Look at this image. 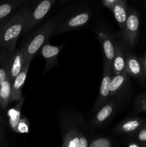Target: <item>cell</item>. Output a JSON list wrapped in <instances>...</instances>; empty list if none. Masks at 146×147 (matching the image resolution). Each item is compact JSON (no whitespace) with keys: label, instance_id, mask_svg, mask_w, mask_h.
<instances>
[{"label":"cell","instance_id":"44dd1931","mask_svg":"<svg viewBox=\"0 0 146 147\" xmlns=\"http://www.w3.org/2000/svg\"><path fill=\"white\" fill-rule=\"evenodd\" d=\"M114 145L113 141L107 137H95L89 143L90 147H111Z\"/></svg>","mask_w":146,"mask_h":147},{"label":"cell","instance_id":"ffe728a7","mask_svg":"<svg viewBox=\"0 0 146 147\" xmlns=\"http://www.w3.org/2000/svg\"><path fill=\"white\" fill-rule=\"evenodd\" d=\"M11 54L12 53L7 51V53L2 55V56L0 57V86L9 76Z\"/></svg>","mask_w":146,"mask_h":147},{"label":"cell","instance_id":"2e32d148","mask_svg":"<svg viewBox=\"0 0 146 147\" xmlns=\"http://www.w3.org/2000/svg\"><path fill=\"white\" fill-rule=\"evenodd\" d=\"M111 11L114 14L121 32L124 29L127 17L128 9L127 8V0H116L115 4H113Z\"/></svg>","mask_w":146,"mask_h":147},{"label":"cell","instance_id":"484cf974","mask_svg":"<svg viewBox=\"0 0 146 147\" xmlns=\"http://www.w3.org/2000/svg\"><path fill=\"white\" fill-rule=\"evenodd\" d=\"M115 1L116 0H102V4L104 7H107V8L111 10L112 8H113V4H115Z\"/></svg>","mask_w":146,"mask_h":147},{"label":"cell","instance_id":"ba28073f","mask_svg":"<svg viewBox=\"0 0 146 147\" xmlns=\"http://www.w3.org/2000/svg\"><path fill=\"white\" fill-rule=\"evenodd\" d=\"M90 18V14L89 11H82L77 13L67 19L62 24H58L54 30V34L65 32L67 31L74 30L75 28L81 27L85 25L89 22Z\"/></svg>","mask_w":146,"mask_h":147},{"label":"cell","instance_id":"5b68a950","mask_svg":"<svg viewBox=\"0 0 146 147\" xmlns=\"http://www.w3.org/2000/svg\"><path fill=\"white\" fill-rule=\"evenodd\" d=\"M57 0H39L31 8L29 7L23 33L29 32L47 15Z\"/></svg>","mask_w":146,"mask_h":147},{"label":"cell","instance_id":"f1b7e54d","mask_svg":"<svg viewBox=\"0 0 146 147\" xmlns=\"http://www.w3.org/2000/svg\"><path fill=\"white\" fill-rule=\"evenodd\" d=\"M143 146H146V142H145L144 144H143Z\"/></svg>","mask_w":146,"mask_h":147},{"label":"cell","instance_id":"5bb4252c","mask_svg":"<svg viewBox=\"0 0 146 147\" xmlns=\"http://www.w3.org/2000/svg\"><path fill=\"white\" fill-rule=\"evenodd\" d=\"M128 82V75L126 73L113 74L110 86V98L115 97L120 101V95L124 91Z\"/></svg>","mask_w":146,"mask_h":147},{"label":"cell","instance_id":"f546056e","mask_svg":"<svg viewBox=\"0 0 146 147\" xmlns=\"http://www.w3.org/2000/svg\"><path fill=\"white\" fill-rule=\"evenodd\" d=\"M145 95H146V93H145Z\"/></svg>","mask_w":146,"mask_h":147},{"label":"cell","instance_id":"7402d4cb","mask_svg":"<svg viewBox=\"0 0 146 147\" xmlns=\"http://www.w3.org/2000/svg\"><path fill=\"white\" fill-rule=\"evenodd\" d=\"M21 101L19 102V104H18V106H17V108H16V109H11V110L9 111V123H10V125H11V128H12L14 130L15 129L16 126H17V123H19L20 119L22 118L21 116L20 107H19L20 103H21Z\"/></svg>","mask_w":146,"mask_h":147},{"label":"cell","instance_id":"9c48e42d","mask_svg":"<svg viewBox=\"0 0 146 147\" xmlns=\"http://www.w3.org/2000/svg\"><path fill=\"white\" fill-rule=\"evenodd\" d=\"M31 61L27 60L22 70L16 76L11 84V102H19L22 100V88L27 79Z\"/></svg>","mask_w":146,"mask_h":147},{"label":"cell","instance_id":"30bf717a","mask_svg":"<svg viewBox=\"0 0 146 147\" xmlns=\"http://www.w3.org/2000/svg\"><path fill=\"white\" fill-rule=\"evenodd\" d=\"M97 35L102 47L104 61L106 62L113 69V62L115 52V42L111 36L105 32H98Z\"/></svg>","mask_w":146,"mask_h":147},{"label":"cell","instance_id":"cb8c5ba5","mask_svg":"<svg viewBox=\"0 0 146 147\" xmlns=\"http://www.w3.org/2000/svg\"><path fill=\"white\" fill-rule=\"evenodd\" d=\"M135 134V139L137 141V142H139L143 146V144L146 142V125H143Z\"/></svg>","mask_w":146,"mask_h":147},{"label":"cell","instance_id":"3957f363","mask_svg":"<svg viewBox=\"0 0 146 147\" xmlns=\"http://www.w3.org/2000/svg\"><path fill=\"white\" fill-rule=\"evenodd\" d=\"M60 22V17H54L44 23L43 25L39 27L31 35L27 44L24 46V57L25 61H31L37 52L44 45L49 37L54 33V30Z\"/></svg>","mask_w":146,"mask_h":147},{"label":"cell","instance_id":"603a6c76","mask_svg":"<svg viewBox=\"0 0 146 147\" xmlns=\"http://www.w3.org/2000/svg\"><path fill=\"white\" fill-rule=\"evenodd\" d=\"M135 110L136 112H146V95L143 94L136 98Z\"/></svg>","mask_w":146,"mask_h":147},{"label":"cell","instance_id":"4fadbf2b","mask_svg":"<svg viewBox=\"0 0 146 147\" xmlns=\"http://www.w3.org/2000/svg\"><path fill=\"white\" fill-rule=\"evenodd\" d=\"M145 123V120L142 118L133 117L124 119L117 124L115 131L122 134H135Z\"/></svg>","mask_w":146,"mask_h":147},{"label":"cell","instance_id":"83f0119b","mask_svg":"<svg viewBox=\"0 0 146 147\" xmlns=\"http://www.w3.org/2000/svg\"><path fill=\"white\" fill-rule=\"evenodd\" d=\"M7 21H5V22H0V33L1 32V30H2L3 27H4V24H6V22H7Z\"/></svg>","mask_w":146,"mask_h":147},{"label":"cell","instance_id":"e0dca14e","mask_svg":"<svg viewBox=\"0 0 146 147\" xmlns=\"http://www.w3.org/2000/svg\"><path fill=\"white\" fill-rule=\"evenodd\" d=\"M125 73L128 76L136 78H140L143 76V68L141 60L137 58L134 55H127Z\"/></svg>","mask_w":146,"mask_h":147},{"label":"cell","instance_id":"d4e9b609","mask_svg":"<svg viewBox=\"0 0 146 147\" xmlns=\"http://www.w3.org/2000/svg\"><path fill=\"white\" fill-rule=\"evenodd\" d=\"M4 126H5V123H4V117L0 115V146L2 144L4 138V131H5Z\"/></svg>","mask_w":146,"mask_h":147},{"label":"cell","instance_id":"277c9868","mask_svg":"<svg viewBox=\"0 0 146 147\" xmlns=\"http://www.w3.org/2000/svg\"><path fill=\"white\" fill-rule=\"evenodd\" d=\"M118 103L119 101L116 98L111 97L107 103L97 109L91 119V128L99 129L107 126L115 115L118 109Z\"/></svg>","mask_w":146,"mask_h":147},{"label":"cell","instance_id":"8fae6325","mask_svg":"<svg viewBox=\"0 0 146 147\" xmlns=\"http://www.w3.org/2000/svg\"><path fill=\"white\" fill-rule=\"evenodd\" d=\"M127 46L124 42L118 41L115 42V52L113 62V74H121L125 73L126 54Z\"/></svg>","mask_w":146,"mask_h":147},{"label":"cell","instance_id":"52a82bcc","mask_svg":"<svg viewBox=\"0 0 146 147\" xmlns=\"http://www.w3.org/2000/svg\"><path fill=\"white\" fill-rule=\"evenodd\" d=\"M112 76H113V69L106 62L104 61L102 78L101 85H100V92H99L98 97L96 100L95 103L93 106V110L94 111L110 100V86Z\"/></svg>","mask_w":146,"mask_h":147},{"label":"cell","instance_id":"4dcf8cb0","mask_svg":"<svg viewBox=\"0 0 146 147\" xmlns=\"http://www.w3.org/2000/svg\"></svg>","mask_w":146,"mask_h":147},{"label":"cell","instance_id":"7c38bea8","mask_svg":"<svg viewBox=\"0 0 146 147\" xmlns=\"http://www.w3.org/2000/svg\"><path fill=\"white\" fill-rule=\"evenodd\" d=\"M62 49V46H54L50 44L44 45L41 47V55L46 61L44 73H47L57 65V57Z\"/></svg>","mask_w":146,"mask_h":147},{"label":"cell","instance_id":"d6986e66","mask_svg":"<svg viewBox=\"0 0 146 147\" xmlns=\"http://www.w3.org/2000/svg\"><path fill=\"white\" fill-rule=\"evenodd\" d=\"M11 84L9 76L0 86V108L6 109L11 102Z\"/></svg>","mask_w":146,"mask_h":147},{"label":"cell","instance_id":"ac0fdd59","mask_svg":"<svg viewBox=\"0 0 146 147\" xmlns=\"http://www.w3.org/2000/svg\"><path fill=\"white\" fill-rule=\"evenodd\" d=\"M24 0H7L0 4V22L7 21Z\"/></svg>","mask_w":146,"mask_h":147},{"label":"cell","instance_id":"4316f807","mask_svg":"<svg viewBox=\"0 0 146 147\" xmlns=\"http://www.w3.org/2000/svg\"><path fill=\"white\" fill-rule=\"evenodd\" d=\"M142 65H143V76L146 77V54L144 56L143 59L141 60Z\"/></svg>","mask_w":146,"mask_h":147},{"label":"cell","instance_id":"8992f818","mask_svg":"<svg viewBox=\"0 0 146 147\" xmlns=\"http://www.w3.org/2000/svg\"><path fill=\"white\" fill-rule=\"evenodd\" d=\"M140 29V19L135 10L129 9L124 29L121 32V35L125 44L131 49L135 45L137 40Z\"/></svg>","mask_w":146,"mask_h":147},{"label":"cell","instance_id":"6da1fadb","mask_svg":"<svg viewBox=\"0 0 146 147\" xmlns=\"http://www.w3.org/2000/svg\"><path fill=\"white\" fill-rule=\"evenodd\" d=\"M63 147H88L89 141L84 134L85 122L80 115L72 114L61 119Z\"/></svg>","mask_w":146,"mask_h":147},{"label":"cell","instance_id":"7a4b0ae2","mask_svg":"<svg viewBox=\"0 0 146 147\" xmlns=\"http://www.w3.org/2000/svg\"><path fill=\"white\" fill-rule=\"evenodd\" d=\"M29 7L24 4L19 11L10 17L0 33V46L9 53H13L15 50L17 40L25 26Z\"/></svg>","mask_w":146,"mask_h":147},{"label":"cell","instance_id":"9a60e30c","mask_svg":"<svg viewBox=\"0 0 146 147\" xmlns=\"http://www.w3.org/2000/svg\"><path fill=\"white\" fill-rule=\"evenodd\" d=\"M25 62L24 49L21 48L19 50H14L11 56L9 71V76L11 81L14 80L16 76L22 70Z\"/></svg>","mask_w":146,"mask_h":147}]
</instances>
